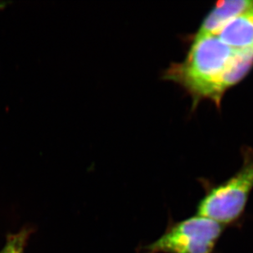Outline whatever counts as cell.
Segmentation results:
<instances>
[{
  "instance_id": "cell-5",
  "label": "cell",
  "mask_w": 253,
  "mask_h": 253,
  "mask_svg": "<svg viewBox=\"0 0 253 253\" xmlns=\"http://www.w3.org/2000/svg\"><path fill=\"white\" fill-rule=\"evenodd\" d=\"M215 36L234 49H253V9L231 20Z\"/></svg>"
},
{
  "instance_id": "cell-6",
  "label": "cell",
  "mask_w": 253,
  "mask_h": 253,
  "mask_svg": "<svg viewBox=\"0 0 253 253\" xmlns=\"http://www.w3.org/2000/svg\"><path fill=\"white\" fill-rule=\"evenodd\" d=\"M27 231H22L17 234H12L7 239L4 249L0 253H24V246L27 241Z\"/></svg>"
},
{
  "instance_id": "cell-2",
  "label": "cell",
  "mask_w": 253,
  "mask_h": 253,
  "mask_svg": "<svg viewBox=\"0 0 253 253\" xmlns=\"http://www.w3.org/2000/svg\"><path fill=\"white\" fill-rule=\"evenodd\" d=\"M253 189V151L244 152L241 169L226 181L208 190L197 208V215L227 225L236 221L246 208Z\"/></svg>"
},
{
  "instance_id": "cell-3",
  "label": "cell",
  "mask_w": 253,
  "mask_h": 253,
  "mask_svg": "<svg viewBox=\"0 0 253 253\" xmlns=\"http://www.w3.org/2000/svg\"><path fill=\"white\" fill-rule=\"evenodd\" d=\"M224 225L194 215L169 225L164 234L141 247L139 253H212Z\"/></svg>"
},
{
  "instance_id": "cell-1",
  "label": "cell",
  "mask_w": 253,
  "mask_h": 253,
  "mask_svg": "<svg viewBox=\"0 0 253 253\" xmlns=\"http://www.w3.org/2000/svg\"><path fill=\"white\" fill-rule=\"evenodd\" d=\"M253 67L251 57L217 36L197 34L184 61L169 66L164 77L185 88L194 102L210 99L219 106L224 93Z\"/></svg>"
},
{
  "instance_id": "cell-4",
  "label": "cell",
  "mask_w": 253,
  "mask_h": 253,
  "mask_svg": "<svg viewBox=\"0 0 253 253\" xmlns=\"http://www.w3.org/2000/svg\"><path fill=\"white\" fill-rule=\"evenodd\" d=\"M253 9V0H224L216 2L203 19L198 35H215L225 24Z\"/></svg>"
}]
</instances>
